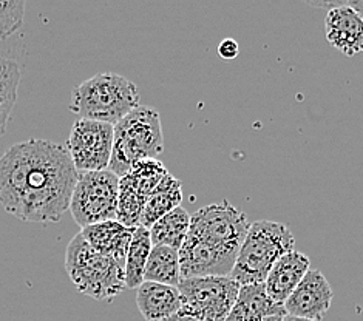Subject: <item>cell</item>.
Here are the masks:
<instances>
[{
    "instance_id": "cell-6",
    "label": "cell",
    "mask_w": 363,
    "mask_h": 321,
    "mask_svg": "<svg viewBox=\"0 0 363 321\" xmlns=\"http://www.w3.org/2000/svg\"><path fill=\"white\" fill-rule=\"evenodd\" d=\"M241 284L230 276H196L178 284L181 314L198 321H226Z\"/></svg>"
},
{
    "instance_id": "cell-4",
    "label": "cell",
    "mask_w": 363,
    "mask_h": 321,
    "mask_svg": "<svg viewBox=\"0 0 363 321\" xmlns=\"http://www.w3.org/2000/svg\"><path fill=\"white\" fill-rule=\"evenodd\" d=\"M296 250V238L283 223L260 220L250 224L230 278L241 286L264 283L279 259Z\"/></svg>"
},
{
    "instance_id": "cell-21",
    "label": "cell",
    "mask_w": 363,
    "mask_h": 321,
    "mask_svg": "<svg viewBox=\"0 0 363 321\" xmlns=\"http://www.w3.org/2000/svg\"><path fill=\"white\" fill-rule=\"evenodd\" d=\"M21 67L13 59L0 57V137L6 132L17 101Z\"/></svg>"
},
{
    "instance_id": "cell-20",
    "label": "cell",
    "mask_w": 363,
    "mask_h": 321,
    "mask_svg": "<svg viewBox=\"0 0 363 321\" xmlns=\"http://www.w3.org/2000/svg\"><path fill=\"white\" fill-rule=\"evenodd\" d=\"M153 242L150 230L140 225L133 233V238L125 255V288L138 289L144 283V272L149 261Z\"/></svg>"
},
{
    "instance_id": "cell-15",
    "label": "cell",
    "mask_w": 363,
    "mask_h": 321,
    "mask_svg": "<svg viewBox=\"0 0 363 321\" xmlns=\"http://www.w3.org/2000/svg\"><path fill=\"white\" fill-rule=\"evenodd\" d=\"M136 306L145 321H160L181 310V293L175 286L144 281L136 292Z\"/></svg>"
},
{
    "instance_id": "cell-27",
    "label": "cell",
    "mask_w": 363,
    "mask_h": 321,
    "mask_svg": "<svg viewBox=\"0 0 363 321\" xmlns=\"http://www.w3.org/2000/svg\"><path fill=\"white\" fill-rule=\"evenodd\" d=\"M283 321H313V320H305V318H298V317H292V315H286L283 318Z\"/></svg>"
},
{
    "instance_id": "cell-5",
    "label": "cell",
    "mask_w": 363,
    "mask_h": 321,
    "mask_svg": "<svg viewBox=\"0 0 363 321\" xmlns=\"http://www.w3.org/2000/svg\"><path fill=\"white\" fill-rule=\"evenodd\" d=\"M162 152L164 136L160 113L152 107L140 106L115 125L108 170L123 178L136 162L157 159Z\"/></svg>"
},
{
    "instance_id": "cell-19",
    "label": "cell",
    "mask_w": 363,
    "mask_h": 321,
    "mask_svg": "<svg viewBox=\"0 0 363 321\" xmlns=\"http://www.w3.org/2000/svg\"><path fill=\"white\" fill-rule=\"evenodd\" d=\"M144 281L175 286L181 281L179 250L167 246H153L145 266Z\"/></svg>"
},
{
    "instance_id": "cell-3",
    "label": "cell",
    "mask_w": 363,
    "mask_h": 321,
    "mask_svg": "<svg viewBox=\"0 0 363 321\" xmlns=\"http://www.w3.org/2000/svg\"><path fill=\"white\" fill-rule=\"evenodd\" d=\"M136 107H140V90L116 73L94 74L72 91L70 110L81 119L116 125Z\"/></svg>"
},
{
    "instance_id": "cell-9",
    "label": "cell",
    "mask_w": 363,
    "mask_h": 321,
    "mask_svg": "<svg viewBox=\"0 0 363 321\" xmlns=\"http://www.w3.org/2000/svg\"><path fill=\"white\" fill-rule=\"evenodd\" d=\"M115 125L79 119L73 124L65 147L77 171L108 170L113 150Z\"/></svg>"
},
{
    "instance_id": "cell-10",
    "label": "cell",
    "mask_w": 363,
    "mask_h": 321,
    "mask_svg": "<svg viewBox=\"0 0 363 321\" xmlns=\"http://www.w3.org/2000/svg\"><path fill=\"white\" fill-rule=\"evenodd\" d=\"M238 254L221 250L187 233L179 249L181 280L196 276H230Z\"/></svg>"
},
{
    "instance_id": "cell-17",
    "label": "cell",
    "mask_w": 363,
    "mask_h": 321,
    "mask_svg": "<svg viewBox=\"0 0 363 321\" xmlns=\"http://www.w3.org/2000/svg\"><path fill=\"white\" fill-rule=\"evenodd\" d=\"M181 201H183V186H181V181L167 173L149 196V201L145 204L141 218V225L145 229H150L164 215L181 207Z\"/></svg>"
},
{
    "instance_id": "cell-1",
    "label": "cell",
    "mask_w": 363,
    "mask_h": 321,
    "mask_svg": "<svg viewBox=\"0 0 363 321\" xmlns=\"http://www.w3.org/2000/svg\"><path fill=\"white\" fill-rule=\"evenodd\" d=\"M79 171L64 144L31 137L0 156V205L27 223H57L70 210Z\"/></svg>"
},
{
    "instance_id": "cell-28",
    "label": "cell",
    "mask_w": 363,
    "mask_h": 321,
    "mask_svg": "<svg viewBox=\"0 0 363 321\" xmlns=\"http://www.w3.org/2000/svg\"><path fill=\"white\" fill-rule=\"evenodd\" d=\"M283 315H272V317H266L264 320H262V321H283Z\"/></svg>"
},
{
    "instance_id": "cell-26",
    "label": "cell",
    "mask_w": 363,
    "mask_h": 321,
    "mask_svg": "<svg viewBox=\"0 0 363 321\" xmlns=\"http://www.w3.org/2000/svg\"><path fill=\"white\" fill-rule=\"evenodd\" d=\"M348 5L354 8V10H356L363 19V0H352V2H348Z\"/></svg>"
},
{
    "instance_id": "cell-22",
    "label": "cell",
    "mask_w": 363,
    "mask_h": 321,
    "mask_svg": "<svg viewBox=\"0 0 363 321\" xmlns=\"http://www.w3.org/2000/svg\"><path fill=\"white\" fill-rule=\"evenodd\" d=\"M169 173L166 166L158 159H144L136 162L130 171L119 178V184L132 188L138 195L144 196L149 201V196L160 182Z\"/></svg>"
},
{
    "instance_id": "cell-11",
    "label": "cell",
    "mask_w": 363,
    "mask_h": 321,
    "mask_svg": "<svg viewBox=\"0 0 363 321\" xmlns=\"http://www.w3.org/2000/svg\"><path fill=\"white\" fill-rule=\"evenodd\" d=\"M334 292L320 271H309L289 298L284 301L286 314L292 317L322 321L331 308Z\"/></svg>"
},
{
    "instance_id": "cell-8",
    "label": "cell",
    "mask_w": 363,
    "mask_h": 321,
    "mask_svg": "<svg viewBox=\"0 0 363 321\" xmlns=\"http://www.w3.org/2000/svg\"><path fill=\"white\" fill-rule=\"evenodd\" d=\"M249 227L246 213L224 199L201 207L190 216L189 233L221 250L238 254Z\"/></svg>"
},
{
    "instance_id": "cell-14",
    "label": "cell",
    "mask_w": 363,
    "mask_h": 321,
    "mask_svg": "<svg viewBox=\"0 0 363 321\" xmlns=\"http://www.w3.org/2000/svg\"><path fill=\"white\" fill-rule=\"evenodd\" d=\"M283 315L286 317L284 305L275 303L266 291L264 283L241 286L226 321H262L266 317Z\"/></svg>"
},
{
    "instance_id": "cell-12",
    "label": "cell",
    "mask_w": 363,
    "mask_h": 321,
    "mask_svg": "<svg viewBox=\"0 0 363 321\" xmlns=\"http://www.w3.org/2000/svg\"><path fill=\"white\" fill-rule=\"evenodd\" d=\"M325 34L326 40L342 55L352 57L363 53V19L348 2L326 13Z\"/></svg>"
},
{
    "instance_id": "cell-7",
    "label": "cell",
    "mask_w": 363,
    "mask_h": 321,
    "mask_svg": "<svg viewBox=\"0 0 363 321\" xmlns=\"http://www.w3.org/2000/svg\"><path fill=\"white\" fill-rule=\"evenodd\" d=\"M119 176L113 171H79L73 190L70 212L81 229L116 220Z\"/></svg>"
},
{
    "instance_id": "cell-23",
    "label": "cell",
    "mask_w": 363,
    "mask_h": 321,
    "mask_svg": "<svg viewBox=\"0 0 363 321\" xmlns=\"http://www.w3.org/2000/svg\"><path fill=\"white\" fill-rule=\"evenodd\" d=\"M25 17L23 0H0V40L11 38L22 28Z\"/></svg>"
},
{
    "instance_id": "cell-24",
    "label": "cell",
    "mask_w": 363,
    "mask_h": 321,
    "mask_svg": "<svg viewBox=\"0 0 363 321\" xmlns=\"http://www.w3.org/2000/svg\"><path fill=\"white\" fill-rule=\"evenodd\" d=\"M238 53H240V45H238V42L233 39H224L218 45V55L224 60L235 59L238 56Z\"/></svg>"
},
{
    "instance_id": "cell-13",
    "label": "cell",
    "mask_w": 363,
    "mask_h": 321,
    "mask_svg": "<svg viewBox=\"0 0 363 321\" xmlns=\"http://www.w3.org/2000/svg\"><path fill=\"white\" fill-rule=\"evenodd\" d=\"M309 266V257L298 250H292L289 254L283 255L274 264L264 281L269 297L275 303L284 305V301L289 298V295L296 291L301 280L305 278V275L311 271Z\"/></svg>"
},
{
    "instance_id": "cell-25",
    "label": "cell",
    "mask_w": 363,
    "mask_h": 321,
    "mask_svg": "<svg viewBox=\"0 0 363 321\" xmlns=\"http://www.w3.org/2000/svg\"><path fill=\"white\" fill-rule=\"evenodd\" d=\"M160 321H198V320H195V318H192V317L183 315V314H181V312H178V314L170 315V317H167V318H162V320H160Z\"/></svg>"
},
{
    "instance_id": "cell-2",
    "label": "cell",
    "mask_w": 363,
    "mask_h": 321,
    "mask_svg": "<svg viewBox=\"0 0 363 321\" xmlns=\"http://www.w3.org/2000/svg\"><path fill=\"white\" fill-rule=\"evenodd\" d=\"M65 271L76 289L98 301H113L125 288V261L101 254L81 232L67 246Z\"/></svg>"
},
{
    "instance_id": "cell-18",
    "label": "cell",
    "mask_w": 363,
    "mask_h": 321,
    "mask_svg": "<svg viewBox=\"0 0 363 321\" xmlns=\"http://www.w3.org/2000/svg\"><path fill=\"white\" fill-rule=\"evenodd\" d=\"M149 230L153 246H167L179 250L190 230V215L183 207H178L164 215Z\"/></svg>"
},
{
    "instance_id": "cell-16",
    "label": "cell",
    "mask_w": 363,
    "mask_h": 321,
    "mask_svg": "<svg viewBox=\"0 0 363 321\" xmlns=\"http://www.w3.org/2000/svg\"><path fill=\"white\" fill-rule=\"evenodd\" d=\"M135 230L136 229L125 227L118 220H111L84 227L81 230V235L93 249H96L101 254L125 261L127 250L128 246H130Z\"/></svg>"
}]
</instances>
